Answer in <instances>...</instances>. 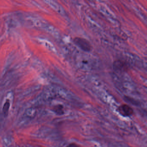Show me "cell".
<instances>
[{
	"instance_id": "3957f363",
	"label": "cell",
	"mask_w": 147,
	"mask_h": 147,
	"mask_svg": "<svg viewBox=\"0 0 147 147\" xmlns=\"http://www.w3.org/2000/svg\"><path fill=\"white\" fill-rule=\"evenodd\" d=\"M54 112H55L56 114L59 115H62L64 114V107L62 105H56L54 107L53 109Z\"/></svg>"
},
{
	"instance_id": "7a4b0ae2",
	"label": "cell",
	"mask_w": 147,
	"mask_h": 147,
	"mask_svg": "<svg viewBox=\"0 0 147 147\" xmlns=\"http://www.w3.org/2000/svg\"><path fill=\"white\" fill-rule=\"evenodd\" d=\"M118 111L120 115L124 117L131 116L134 113L133 109L128 105L126 104L121 105L118 109Z\"/></svg>"
},
{
	"instance_id": "6da1fadb",
	"label": "cell",
	"mask_w": 147,
	"mask_h": 147,
	"mask_svg": "<svg viewBox=\"0 0 147 147\" xmlns=\"http://www.w3.org/2000/svg\"><path fill=\"white\" fill-rule=\"evenodd\" d=\"M74 44L77 46L81 50L87 52L91 51L92 47L88 40L81 38H76L73 40Z\"/></svg>"
},
{
	"instance_id": "8992f818",
	"label": "cell",
	"mask_w": 147,
	"mask_h": 147,
	"mask_svg": "<svg viewBox=\"0 0 147 147\" xmlns=\"http://www.w3.org/2000/svg\"><path fill=\"white\" fill-rule=\"evenodd\" d=\"M9 109V103H6L4 105L3 108V111L4 114L5 115H7L8 111Z\"/></svg>"
},
{
	"instance_id": "277c9868",
	"label": "cell",
	"mask_w": 147,
	"mask_h": 147,
	"mask_svg": "<svg viewBox=\"0 0 147 147\" xmlns=\"http://www.w3.org/2000/svg\"><path fill=\"white\" fill-rule=\"evenodd\" d=\"M114 66L117 69L124 70L126 69L125 64L120 61H116V63L114 64Z\"/></svg>"
},
{
	"instance_id": "5b68a950",
	"label": "cell",
	"mask_w": 147,
	"mask_h": 147,
	"mask_svg": "<svg viewBox=\"0 0 147 147\" xmlns=\"http://www.w3.org/2000/svg\"><path fill=\"white\" fill-rule=\"evenodd\" d=\"M36 114V110L35 109H28L26 111V114L28 116L33 117Z\"/></svg>"
},
{
	"instance_id": "52a82bcc",
	"label": "cell",
	"mask_w": 147,
	"mask_h": 147,
	"mask_svg": "<svg viewBox=\"0 0 147 147\" xmlns=\"http://www.w3.org/2000/svg\"><path fill=\"white\" fill-rule=\"evenodd\" d=\"M66 147H81L79 145L75 143H71L67 145Z\"/></svg>"
}]
</instances>
